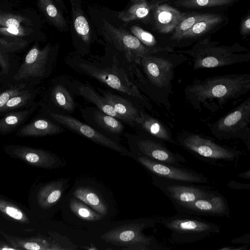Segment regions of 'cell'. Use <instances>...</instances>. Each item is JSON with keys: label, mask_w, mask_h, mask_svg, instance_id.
<instances>
[{"label": "cell", "mask_w": 250, "mask_h": 250, "mask_svg": "<svg viewBox=\"0 0 250 250\" xmlns=\"http://www.w3.org/2000/svg\"><path fill=\"white\" fill-rule=\"evenodd\" d=\"M250 90L249 74H231L195 80L184 89L185 97L194 109L216 111L229 101Z\"/></svg>", "instance_id": "obj_1"}, {"label": "cell", "mask_w": 250, "mask_h": 250, "mask_svg": "<svg viewBox=\"0 0 250 250\" xmlns=\"http://www.w3.org/2000/svg\"><path fill=\"white\" fill-rule=\"evenodd\" d=\"M165 50L143 56L140 65L153 92V99L169 109V96L172 93V82L175 70L188 59L182 53Z\"/></svg>", "instance_id": "obj_2"}, {"label": "cell", "mask_w": 250, "mask_h": 250, "mask_svg": "<svg viewBox=\"0 0 250 250\" xmlns=\"http://www.w3.org/2000/svg\"><path fill=\"white\" fill-rule=\"evenodd\" d=\"M219 44L208 37L197 42L191 49L176 53L186 54L190 57L193 70L223 67L250 61V52L247 48L237 43L230 46Z\"/></svg>", "instance_id": "obj_3"}, {"label": "cell", "mask_w": 250, "mask_h": 250, "mask_svg": "<svg viewBox=\"0 0 250 250\" xmlns=\"http://www.w3.org/2000/svg\"><path fill=\"white\" fill-rule=\"evenodd\" d=\"M160 221L170 232V240L175 244L196 242L220 231V226L197 216L178 213Z\"/></svg>", "instance_id": "obj_4"}, {"label": "cell", "mask_w": 250, "mask_h": 250, "mask_svg": "<svg viewBox=\"0 0 250 250\" xmlns=\"http://www.w3.org/2000/svg\"><path fill=\"white\" fill-rule=\"evenodd\" d=\"M97 23V31L107 46L123 55L128 62L140 65L143 56L159 52L146 47L129 31L114 26L104 19L101 18Z\"/></svg>", "instance_id": "obj_5"}, {"label": "cell", "mask_w": 250, "mask_h": 250, "mask_svg": "<svg viewBox=\"0 0 250 250\" xmlns=\"http://www.w3.org/2000/svg\"><path fill=\"white\" fill-rule=\"evenodd\" d=\"M157 221L151 218H145L138 222L115 228L101 236L107 243L125 247L132 250H165L152 236H146L143 230L153 227Z\"/></svg>", "instance_id": "obj_6"}, {"label": "cell", "mask_w": 250, "mask_h": 250, "mask_svg": "<svg viewBox=\"0 0 250 250\" xmlns=\"http://www.w3.org/2000/svg\"><path fill=\"white\" fill-rule=\"evenodd\" d=\"M250 97L230 112L209 125L210 132L220 140L241 139L250 145Z\"/></svg>", "instance_id": "obj_7"}, {"label": "cell", "mask_w": 250, "mask_h": 250, "mask_svg": "<svg viewBox=\"0 0 250 250\" xmlns=\"http://www.w3.org/2000/svg\"><path fill=\"white\" fill-rule=\"evenodd\" d=\"M73 65L77 70L99 80L111 88L137 98L149 105L138 87L123 70L114 66L101 67L81 59L76 62H73Z\"/></svg>", "instance_id": "obj_8"}, {"label": "cell", "mask_w": 250, "mask_h": 250, "mask_svg": "<svg viewBox=\"0 0 250 250\" xmlns=\"http://www.w3.org/2000/svg\"><path fill=\"white\" fill-rule=\"evenodd\" d=\"M177 141L196 156L208 160L233 161L242 155L240 151L221 146L197 134L183 132L178 135Z\"/></svg>", "instance_id": "obj_9"}, {"label": "cell", "mask_w": 250, "mask_h": 250, "mask_svg": "<svg viewBox=\"0 0 250 250\" xmlns=\"http://www.w3.org/2000/svg\"><path fill=\"white\" fill-rule=\"evenodd\" d=\"M152 183L169 199L173 205L189 203L198 199L219 193L207 187L170 180L154 175H152Z\"/></svg>", "instance_id": "obj_10"}, {"label": "cell", "mask_w": 250, "mask_h": 250, "mask_svg": "<svg viewBox=\"0 0 250 250\" xmlns=\"http://www.w3.org/2000/svg\"><path fill=\"white\" fill-rule=\"evenodd\" d=\"M69 25L73 43L79 52L86 51L96 38V31L83 8L81 0H69Z\"/></svg>", "instance_id": "obj_11"}, {"label": "cell", "mask_w": 250, "mask_h": 250, "mask_svg": "<svg viewBox=\"0 0 250 250\" xmlns=\"http://www.w3.org/2000/svg\"><path fill=\"white\" fill-rule=\"evenodd\" d=\"M137 161L152 175L164 178L192 184H206L208 178L193 170L152 160L139 155Z\"/></svg>", "instance_id": "obj_12"}, {"label": "cell", "mask_w": 250, "mask_h": 250, "mask_svg": "<svg viewBox=\"0 0 250 250\" xmlns=\"http://www.w3.org/2000/svg\"><path fill=\"white\" fill-rule=\"evenodd\" d=\"M178 213L195 216H229L227 199L220 193L216 195L198 199L188 204L174 205Z\"/></svg>", "instance_id": "obj_13"}, {"label": "cell", "mask_w": 250, "mask_h": 250, "mask_svg": "<svg viewBox=\"0 0 250 250\" xmlns=\"http://www.w3.org/2000/svg\"><path fill=\"white\" fill-rule=\"evenodd\" d=\"M50 115L66 128L97 144L116 151L123 155H125L128 153L127 150L124 146L74 117L55 113H51Z\"/></svg>", "instance_id": "obj_14"}, {"label": "cell", "mask_w": 250, "mask_h": 250, "mask_svg": "<svg viewBox=\"0 0 250 250\" xmlns=\"http://www.w3.org/2000/svg\"><path fill=\"white\" fill-rule=\"evenodd\" d=\"M50 46L47 44L42 49L34 45L26 55L24 60L14 76L15 80L28 79L43 76L47 62Z\"/></svg>", "instance_id": "obj_15"}, {"label": "cell", "mask_w": 250, "mask_h": 250, "mask_svg": "<svg viewBox=\"0 0 250 250\" xmlns=\"http://www.w3.org/2000/svg\"><path fill=\"white\" fill-rule=\"evenodd\" d=\"M137 146L140 155L158 162L182 167L187 162L182 155L170 151L162 141L157 139H139Z\"/></svg>", "instance_id": "obj_16"}, {"label": "cell", "mask_w": 250, "mask_h": 250, "mask_svg": "<svg viewBox=\"0 0 250 250\" xmlns=\"http://www.w3.org/2000/svg\"><path fill=\"white\" fill-rule=\"evenodd\" d=\"M151 11L157 30L164 34L174 30L179 21L187 15L166 3L154 4Z\"/></svg>", "instance_id": "obj_17"}, {"label": "cell", "mask_w": 250, "mask_h": 250, "mask_svg": "<svg viewBox=\"0 0 250 250\" xmlns=\"http://www.w3.org/2000/svg\"><path fill=\"white\" fill-rule=\"evenodd\" d=\"M146 132L162 142L175 144L170 130L158 119L143 111H140V117L136 122Z\"/></svg>", "instance_id": "obj_18"}, {"label": "cell", "mask_w": 250, "mask_h": 250, "mask_svg": "<svg viewBox=\"0 0 250 250\" xmlns=\"http://www.w3.org/2000/svg\"><path fill=\"white\" fill-rule=\"evenodd\" d=\"M104 98L111 105L121 120L130 124L136 123L140 111L128 100L109 92L102 91Z\"/></svg>", "instance_id": "obj_19"}, {"label": "cell", "mask_w": 250, "mask_h": 250, "mask_svg": "<svg viewBox=\"0 0 250 250\" xmlns=\"http://www.w3.org/2000/svg\"><path fill=\"white\" fill-rule=\"evenodd\" d=\"M38 5L46 20L61 32L69 30L63 12L54 0H38Z\"/></svg>", "instance_id": "obj_20"}, {"label": "cell", "mask_w": 250, "mask_h": 250, "mask_svg": "<svg viewBox=\"0 0 250 250\" xmlns=\"http://www.w3.org/2000/svg\"><path fill=\"white\" fill-rule=\"evenodd\" d=\"M153 5L147 0H130L123 10L118 12V17L125 22L143 21L148 18Z\"/></svg>", "instance_id": "obj_21"}, {"label": "cell", "mask_w": 250, "mask_h": 250, "mask_svg": "<svg viewBox=\"0 0 250 250\" xmlns=\"http://www.w3.org/2000/svg\"><path fill=\"white\" fill-rule=\"evenodd\" d=\"M62 129L52 122L45 119H38L24 126L20 134L24 136H40L58 134Z\"/></svg>", "instance_id": "obj_22"}, {"label": "cell", "mask_w": 250, "mask_h": 250, "mask_svg": "<svg viewBox=\"0 0 250 250\" xmlns=\"http://www.w3.org/2000/svg\"><path fill=\"white\" fill-rule=\"evenodd\" d=\"M73 195L103 216L107 213L108 208L106 203L91 188L79 187L74 191Z\"/></svg>", "instance_id": "obj_23"}, {"label": "cell", "mask_w": 250, "mask_h": 250, "mask_svg": "<svg viewBox=\"0 0 250 250\" xmlns=\"http://www.w3.org/2000/svg\"><path fill=\"white\" fill-rule=\"evenodd\" d=\"M222 21L221 15L211 14L208 17L194 24L189 30L182 34L176 41L201 37L218 25Z\"/></svg>", "instance_id": "obj_24"}, {"label": "cell", "mask_w": 250, "mask_h": 250, "mask_svg": "<svg viewBox=\"0 0 250 250\" xmlns=\"http://www.w3.org/2000/svg\"><path fill=\"white\" fill-rule=\"evenodd\" d=\"M79 93L85 99L96 105L103 112L121 120L113 107L108 103L104 97L98 95L91 86L87 84L82 85L79 87Z\"/></svg>", "instance_id": "obj_25"}, {"label": "cell", "mask_w": 250, "mask_h": 250, "mask_svg": "<svg viewBox=\"0 0 250 250\" xmlns=\"http://www.w3.org/2000/svg\"><path fill=\"white\" fill-rule=\"evenodd\" d=\"M21 153L24 154V157L29 162L37 164L39 165L49 167L58 165L57 158L44 151L32 150L27 148H21L18 150Z\"/></svg>", "instance_id": "obj_26"}, {"label": "cell", "mask_w": 250, "mask_h": 250, "mask_svg": "<svg viewBox=\"0 0 250 250\" xmlns=\"http://www.w3.org/2000/svg\"><path fill=\"white\" fill-rule=\"evenodd\" d=\"M95 122L109 133L118 134L122 132L124 125L116 118L107 115L100 110H96L94 114Z\"/></svg>", "instance_id": "obj_27"}, {"label": "cell", "mask_w": 250, "mask_h": 250, "mask_svg": "<svg viewBox=\"0 0 250 250\" xmlns=\"http://www.w3.org/2000/svg\"><path fill=\"white\" fill-rule=\"evenodd\" d=\"M129 29V32L138 39L142 43L151 49L156 51L165 50L173 51L172 49L164 48L159 46L158 42L153 35L138 25H131Z\"/></svg>", "instance_id": "obj_28"}, {"label": "cell", "mask_w": 250, "mask_h": 250, "mask_svg": "<svg viewBox=\"0 0 250 250\" xmlns=\"http://www.w3.org/2000/svg\"><path fill=\"white\" fill-rule=\"evenodd\" d=\"M52 97L53 101L59 107L68 112L74 110V100L68 91L62 85H57L54 87Z\"/></svg>", "instance_id": "obj_29"}, {"label": "cell", "mask_w": 250, "mask_h": 250, "mask_svg": "<svg viewBox=\"0 0 250 250\" xmlns=\"http://www.w3.org/2000/svg\"><path fill=\"white\" fill-rule=\"evenodd\" d=\"M29 110L11 112L0 119V132L8 133L21 124L29 115Z\"/></svg>", "instance_id": "obj_30"}, {"label": "cell", "mask_w": 250, "mask_h": 250, "mask_svg": "<svg viewBox=\"0 0 250 250\" xmlns=\"http://www.w3.org/2000/svg\"><path fill=\"white\" fill-rule=\"evenodd\" d=\"M71 211L79 218L88 221L101 219L103 216L97 211L75 198H71L69 203Z\"/></svg>", "instance_id": "obj_31"}, {"label": "cell", "mask_w": 250, "mask_h": 250, "mask_svg": "<svg viewBox=\"0 0 250 250\" xmlns=\"http://www.w3.org/2000/svg\"><path fill=\"white\" fill-rule=\"evenodd\" d=\"M211 14L209 13H195L190 15H186L179 21L176 26L174 32L170 39L173 41H176L182 34L189 30L194 24L208 17Z\"/></svg>", "instance_id": "obj_32"}, {"label": "cell", "mask_w": 250, "mask_h": 250, "mask_svg": "<svg viewBox=\"0 0 250 250\" xmlns=\"http://www.w3.org/2000/svg\"><path fill=\"white\" fill-rule=\"evenodd\" d=\"M63 181L55 182L47 187L42 193V200L45 207L50 206L57 202L64 190Z\"/></svg>", "instance_id": "obj_33"}, {"label": "cell", "mask_w": 250, "mask_h": 250, "mask_svg": "<svg viewBox=\"0 0 250 250\" xmlns=\"http://www.w3.org/2000/svg\"><path fill=\"white\" fill-rule=\"evenodd\" d=\"M237 0H178L174 3L186 8H201L224 6Z\"/></svg>", "instance_id": "obj_34"}, {"label": "cell", "mask_w": 250, "mask_h": 250, "mask_svg": "<svg viewBox=\"0 0 250 250\" xmlns=\"http://www.w3.org/2000/svg\"><path fill=\"white\" fill-rule=\"evenodd\" d=\"M27 44L28 42L21 38L0 37V51L2 53L18 51Z\"/></svg>", "instance_id": "obj_35"}, {"label": "cell", "mask_w": 250, "mask_h": 250, "mask_svg": "<svg viewBox=\"0 0 250 250\" xmlns=\"http://www.w3.org/2000/svg\"><path fill=\"white\" fill-rule=\"evenodd\" d=\"M31 95L27 91L11 97L5 104L0 109V112H5L21 107L26 104L31 98Z\"/></svg>", "instance_id": "obj_36"}, {"label": "cell", "mask_w": 250, "mask_h": 250, "mask_svg": "<svg viewBox=\"0 0 250 250\" xmlns=\"http://www.w3.org/2000/svg\"><path fill=\"white\" fill-rule=\"evenodd\" d=\"M27 19L20 15L7 13H0V26L5 27L21 28L22 22L27 21Z\"/></svg>", "instance_id": "obj_37"}, {"label": "cell", "mask_w": 250, "mask_h": 250, "mask_svg": "<svg viewBox=\"0 0 250 250\" xmlns=\"http://www.w3.org/2000/svg\"><path fill=\"white\" fill-rule=\"evenodd\" d=\"M31 30L24 27L21 28L5 27L0 26V35L12 38H20L27 36Z\"/></svg>", "instance_id": "obj_38"}, {"label": "cell", "mask_w": 250, "mask_h": 250, "mask_svg": "<svg viewBox=\"0 0 250 250\" xmlns=\"http://www.w3.org/2000/svg\"><path fill=\"white\" fill-rule=\"evenodd\" d=\"M24 87V84H20L12 87L0 93V109L5 104L8 100L12 97L22 92Z\"/></svg>", "instance_id": "obj_39"}, {"label": "cell", "mask_w": 250, "mask_h": 250, "mask_svg": "<svg viewBox=\"0 0 250 250\" xmlns=\"http://www.w3.org/2000/svg\"><path fill=\"white\" fill-rule=\"evenodd\" d=\"M4 211L8 216L16 220H21L23 217L22 212L13 207L6 206Z\"/></svg>", "instance_id": "obj_40"}, {"label": "cell", "mask_w": 250, "mask_h": 250, "mask_svg": "<svg viewBox=\"0 0 250 250\" xmlns=\"http://www.w3.org/2000/svg\"><path fill=\"white\" fill-rule=\"evenodd\" d=\"M0 66L1 67L2 73L8 74L9 70L10 63L8 57L0 51Z\"/></svg>", "instance_id": "obj_41"}, {"label": "cell", "mask_w": 250, "mask_h": 250, "mask_svg": "<svg viewBox=\"0 0 250 250\" xmlns=\"http://www.w3.org/2000/svg\"><path fill=\"white\" fill-rule=\"evenodd\" d=\"M241 32L243 35H247L250 31V15H248L242 21L241 23Z\"/></svg>", "instance_id": "obj_42"}, {"label": "cell", "mask_w": 250, "mask_h": 250, "mask_svg": "<svg viewBox=\"0 0 250 250\" xmlns=\"http://www.w3.org/2000/svg\"><path fill=\"white\" fill-rule=\"evenodd\" d=\"M228 187H230V188L240 189H249L250 188V185L249 184H244L241 183H237L234 181H230L228 184Z\"/></svg>", "instance_id": "obj_43"}, {"label": "cell", "mask_w": 250, "mask_h": 250, "mask_svg": "<svg viewBox=\"0 0 250 250\" xmlns=\"http://www.w3.org/2000/svg\"><path fill=\"white\" fill-rule=\"evenodd\" d=\"M248 246H243V247H240L238 248H234L233 247H225L221 249H219V250H242L247 249V247Z\"/></svg>", "instance_id": "obj_44"}, {"label": "cell", "mask_w": 250, "mask_h": 250, "mask_svg": "<svg viewBox=\"0 0 250 250\" xmlns=\"http://www.w3.org/2000/svg\"><path fill=\"white\" fill-rule=\"evenodd\" d=\"M54 0L63 12L66 10V6L63 0Z\"/></svg>", "instance_id": "obj_45"}, {"label": "cell", "mask_w": 250, "mask_h": 250, "mask_svg": "<svg viewBox=\"0 0 250 250\" xmlns=\"http://www.w3.org/2000/svg\"><path fill=\"white\" fill-rule=\"evenodd\" d=\"M239 177H241L244 179H250V171L248 170L247 171L241 173L238 176Z\"/></svg>", "instance_id": "obj_46"}, {"label": "cell", "mask_w": 250, "mask_h": 250, "mask_svg": "<svg viewBox=\"0 0 250 250\" xmlns=\"http://www.w3.org/2000/svg\"><path fill=\"white\" fill-rule=\"evenodd\" d=\"M1 250H14V249L13 248H1Z\"/></svg>", "instance_id": "obj_47"}, {"label": "cell", "mask_w": 250, "mask_h": 250, "mask_svg": "<svg viewBox=\"0 0 250 250\" xmlns=\"http://www.w3.org/2000/svg\"><path fill=\"white\" fill-rule=\"evenodd\" d=\"M2 74V72H0V74Z\"/></svg>", "instance_id": "obj_48"}]
</instances>
